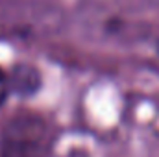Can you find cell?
Instances as JSON below:
<instances>
[{
	"label": "cell",
	"mask_w": 159,
	"mask_h": 157,
	"mask_svg": "<svg viewBox=\"0 0 159 157\" xmlns=\"http://www.w3.org/2000/svg\"><path fill=\"white\" fill-rule=\"evenodd\" d=\"M9 94H11V89H9V74L0 67V109L7 102Z\"/></svg>",
	"instance_id": "7a4b0ae2"
},
{
	"label": "cell",
	"mask_w": 159,
	"mask_h": 157,
	"mask_svg": "<svg viewBox=\"0 0 159 157\" xmlns=\"http://www.w3.org/2000/svg\"><path fill=\"white\" fill-rule=\"evenodd\" d=\"M54 144L52 128L35 111H17L0 133V157H50Z\"/></svg>",
	"instance_id": "6da1fadb"
}]
</instances>
